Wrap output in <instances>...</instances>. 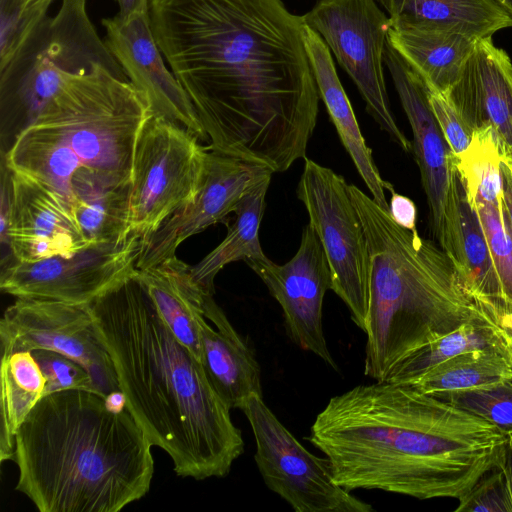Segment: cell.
<instances>
[{
	"label": "cell",
	"instance_id": "cb8c5ba5",
	"mask_svg": "<svg viewBox=\"0 0 512 512\" xmlns=\"http://www.w3.org/2000/svg\"><path fill=\"white\" fill-rule=\"evenodd\" d=\"M388 42L428 86L447 95L458 80L478 38L458 31L391 27Z\"/></svg>",
	"mask_w": 512,
	"mask_h": 512
},
{
	"label": "cell",
	"instance_id": "603a6c76",
	"mask_svg": "<svg viewBox=\"0 0 512 512\" xmlns=\"http://www.w3.org/2000/svg\"><path fill=\"white\" fill-rule=\"evenodd\" d=\"M190 267L174 255L151 268L138 270L136 275L163 321L201 362L199 321L205 316L204 300L207 293L193 280Z\"/></svg>",
	"mask_w": 512,
	"mask_h": 512
},
{
	"label": "cell",
	"instance_id": "52a82bcc",
	"mask_svg": "<svg viewBox=\"0 0 512 512\" xmlns=\"http://www.w3.org/2000/svg\"><path fill=\"white\" fill-rule=\"evenodd\" d=\"M98 64L120 79L128 80L93 26L86 0H62L57 14L46 16L10 60L0 67L1 128L2 142L7 143L5 151L56 95L66 74L85 73Z\"/></svg>",
	"mask_w": 512,
	"mask_h": 512
},
{
	"label": "cell",
	"instance_id": "7c38bea8",
	"mask_svg": "<svg viewBox=\"0 0 512 512\" xmlns=\"http://www.w3.org/2000/svg\"><path fill=\"white\" fill-rule=\"evenodd\" d=\"M252 428L254 459L266 486L296 512H371L373 507L339 486L327 457L310 453L259 395L241 409Z\"/></svg>",
	"mask_w": 512,
	"mask_h": 512
},
{
	"label": "cell",
	"instance_id": "5b68a950",
	"mask_svg": "<svg viewBox=\"0 0 512 512\" xmlns=\"http://www.w3.org/2000/svg\"><path fill=\"white\" fill-rule=\"evenodd\" d=\"M151 113L130 81L102 65L66 74L40 115L2 153V161L71 206L88 192L131 186L137 141Z\"/></svg>",
	"mask_w": 512,
	"mask_h": 512
},
{
	"label": "cell",
	"instance_id": "30bf717a",
	"mask_svg": "<svg viewBox=\"0 0 512 512\" xmlns=\"http://www.w3.org/2000/svg\"><path fill=\"white\" fill-rule=\"evenodd\" d=\"M384 64L390 71L412 129V150L420 170L433 234L458 270L462 182L456 158L431 109L428 84L388 40L384 48Z\"/></svg>",
	"mask_w": 512,
	"mask_h": 512
},
{
	"label": "cell",
	"instance_id": "83f0119b",
	"mask_svg": "<svg viewBox=\"0 0 512 512\" xmlns=\"http://www.w3.org/2000/svg\"><path fill=\"white\" fill-rule=\"evenodd\" d=\"M512 380V365L500 352L474 350L452 357L409 383L427 394L475 389Z\"/></svg>",
	"mask_w": 512,
	"mask_h": 512
},
{
	"label": "cell",
	"instance_id": "5bb4252c",
	"mask_svg": "<svg viewBox=\"0 0 512 512\" xmlns=\"http://www.w3.org/2000/svg\"><path fill=\"white\" fill-rule=\"evenodd\" d=\"M140 252L141 239L131 234L119 244L90 247L71 257L13 259L2 267L0 289L16 298L90 304L137 273Z\"/></svg>",
	"mask_w": 512,
	"mask_h": 512
},
{
	"label": "cell",
	"instance_id": "d6986e66",
	"mask_svg": "<svg viewBox=\"0 0 512 512\" xmlns=\"http://www.w3.org/2000/svg\"><path fill=\"white\" fill-rule=\"evenodd\" d=\"M473 130H491L502 157L512 158V63L492 37L480 38L445 95Z\"/></svg>",
	"mask_w": 512,
	"mask_h": 512
},
{
	"label": "cell",
	"instance_id": "4dcf8cb0",
	"mask_svg": "<svg viewBox=\"0 0 512 512\" xmlns=\"http://www.w3.org/2000/svg\"><path fill=\"white\" fill-rule=\"evenodd\" d=\"M502 155L491 130L474 132L469 148L456 160V167L470 204H499L502 196Z\"/></svg>",
	"mask_w": 512,
	"mask_h": 512
},
{
	"label": "cell",
	"instance_id": "8fae6325",
	"mask_svg": "<svg viewBox=\"0 0 512 512\" xmlns=\"http://www.w3.org/2000/svg\"><path fill=\"white\" fill-rule=\"evenodd\" d=\"M302 18L351 77L367 112L394 143L409 152L412 144L391 113L383 73L389 16L375 0H317Z\"/></svg>",
	"mask_w": 512,
	"mask_h": 512
},
{
	"label": "cell",
	"instance_id": "ee69618b",
	"mask_svg": "<svg viewBox=\"0 0 512 512\" xmlns=\"http://www.w3.org/2000/svg\"><path fill=\"white\" fill-rule=\"evenodd\" d=\"M512 15V0H494Z\"/></svg>",
	"mask_w": 512,
	"mask_h": 512
},
{
	"label": "cell",
	"instance_id": "d6a6232c",
	"mask_svg": "<svg viewBox=\"0 0 512 512\" xmlns=\"http://www.w3.org/2000/svg\"><path fill=\"white\" fill-rule=\"evenodd\" d=\"M53 0H0V67L47 16Z\"/></svg>",
	"mask_w": 512,
	"mask_h": 512
},
{
	"label": "cell",
	"instance_id": "74e56055",
	"mask_svg": "<svg viewBox=\"0 0 512 512\" xmlns=\"http://www.w3.org/2000/svg\"><path fill=\"white\" fill-rule=\"evenodd\" d=\"M480 314L494 327L512 365V304L503 298H476Z\"/></svg>",
	"mask_w": 512,
	"mask_h": 512
},
{
	"label": "cell",
	"instance_id": "6da1fadb",
	"mask_svg": "<svg viewBox=\"0 0 512 512\" xmlns=\"http://www.w3.org/2000/svg\"><path fill=\"white\" fill-rule=\"evenodd\" d=\"M149 15L211 148L273 172L306 158L320 94L302 16L282 0H150Z\"/></svg>",
	"mask_w": 512,
	"mask_h": 512
},
{
	"label": "cell",
	"instance_id": "e0dca14e",
	"mask_svg": "<svg viewBox=\"0 0 512 512\" xmlns=\"http://www.w3.org/2000/svg\"><path fill=\"white\" fill-rule=\"evenodd\" d=\"M102 25L106 29L105 44L130 82L144 95L151 112L182 125L200 140H207L189 96L165 66L149 12L125 21L106 18Z\"/></svg>",
	"mask_w": 512,
	"mask_h": 512
},
{
	"label": "cell",
	"instance_id": "f35d334b",
	"mask_svg": "<svg viewBox=\"0 0 512 512\" xmlns=\"http://www.w3.org/2000/svg\"><path fill=\"white\" fill-rule=\"evenodd\" d=\"M389 214L401 227L416 231L417 208L415 203L407 196L401 195L393 189L390 191Z\"/></svg>",
	"mask_w": 512,
	"mask_h": 512
},
{
	"label": "cell",
	"instance_id": "b9f144b4",
	"mask_svg": "<svg viewBox=\"0 0 512 512\" xmlns=\"http://www.w3.org/2000/svg\"><path fill=\"white\" fill-rule=\"evenodd\" d=\"M119 7V12L114 17L119 21H125L138 13L149 12L150 0H115Z\"/></svg>",
	"mask_w": 512,
	"mask_h": 512
},
{
	"label": "cell",
	"instance_id": "4fadbf2b",
	"mask_svg": "<svg viewBox=\"0 0 512 512\" xmlns=\"http://www.w3.org/2000/svg\"><path fill=\"white\" fill-rule=\"evenodd\" d=\"M2 355L46 349L80 363L105 397L120 393L112 357L90 304L17 298L0 320Z\"/></svg>",
	"mask_w": 512,
	"mask_h": 512
},
{
	"label": "cell",
	"instance_id": "277c9868",
	"mask_svg": "<svg viewBox=\"0 0 512 512\" xmlns=\"http://www.w3.org/2000/svg\"><path fill=\"white\" fill-rule=\"evenodd\" d=\"M152 446L125 405L91 390L51 393L15 435V489L40 512H118L148 493Z\"/></svg>",
	"mask_w": 512,
	"mask_h": 512
},
{
	"label": "cell",
	"instance_id": "7402d4cb",
	"mask_svg": "<svg viewBox=\"0 0 512 512\" xmlns=\"http://www.w3.org/2000/svg\"><path fill=\"white\" fill-rule=\"evenodd\" d=\"M395 28L458 31L480 38L512 27V15L494 0H375Z\"/></svg>",
	"mask_w": 512,
	"mask_h": 512
},
{
	"label": "cell",
	"instance_id": "7a4b0ae2",
	"mask_svg": "<svg viewBox=\"0 0 512 512\" xmlns=\"http://www.w3.org/2000/svg\"><path fill=\"white\" fill-rule=\"evenodd\" d=\"M508 435L413 385L361 384L332 397L307 439L342 488L461 499L499 466Z\"/></svg>",
	"mask_w": 512,
	"mask_h": 512
},
{
	"label": "cell",
	"instance_id": "7bdbcfd3",
	"mask_svg": "<svg viewBox=\"0 0 512 512\" xmlns=\"http://www.w3.org/2000/svg\"><path fill=\"white\" fill-rule=\"evenodd\" d=\"M503 469L512 499V435H508L502 460L499 464Z\"/></svg>",
	"mask_w": 512,
	"mask_h": 512
},
{
	"label": "cell",
	"instance_id": "ac0fdd59",
	"mask_svg": "<svg viewBox=\"0 0 512 512\" xmlns=\"http://www.w3.org/2000/svg\"><path fill=\"white\" fill-rule=\"evenodd\" d=\"M12 208L7 245L14 260L71 257L87 248L70 206L52 189L11 172Z\"/></svg>",
	"mask_w": 512,
	"mask_h": 512
},
{
	"label": "cell",
	"instance_id": "d590c367",
	"mask_svg": "<svg viewBox=\"0 0 512 512\" xmlns=\"http://www.w3.org/2000/svg\"><path fill=\"white\" fill-rule=\"evenodd\" d=\"M458 501L457 512H512V499L501 466L484 474Z\"/></svg>",
	"mask_w": 512,
	"mask_h": 512
},
{
	"label": "cell",
	"instance_id": "44dd1931",
	"mask_svg": "<svg viewBox=\"0 0 512 512\" xmlns=\"http://www.w3.org/2000/svg\"><path fill=\"white\" fill-rule=\"evenodd\" d=\"M304 44L318 86L320 98L357 172L364 180L373 200L389 212L385 189L394 187L383 180L372 157V151L359 128L356 116L338 78L331 52L320 35L306 24Z\"/></svg>",
	"mask_w": 512,
	"mask_h": 512
},
{
	"label": "cell",
	"instance_id": "ffe728a7",
	"mask_svg": "<svg viewBox=\"0 0 512 512\" xmlns=\"http://www.w3.org/2000/svg\"><path fill=\"white\" fill-rule=\"evenodd\" d=\"M213 296H205V316L199 321L201 363L225 404L241 409L251 395L262 397L260 366Z\"/></svg>",
	"mask_w": 512,
	"mask_h": 512
},
{
	"label": "cell",
	"instance_id": "836d02e7",
	"mask_svg": "<svg viewBox=\"0 0 512 512\" xmlns=\"http://www.w3.org/2000/svg\"><path fill=\"white\" fill-rule=\"evenodd\" d=\"M478 214L500 281L503 299L512 304V235L503 217L502 203L470 204Z\"/></svg>",
	"mask_w": 512,
	"mask_h": 512
},
{
	"label": "cell",
	"instance_id": "60d3db41",
	"mask_svg": "<svg viewBox=\"0 0 512 512\" xmlns=\"http://www.w3.org/2000/svg\"><path fill=\"white\" fill-rule=\"evenodd\" d=\"M500 174L502 183V212L512 235V158H501Z\"/></svg>",
	"mask_w": 512,
	"mask_h": 512
},
{
	"label": "cell",
	"instance_id": "9c48e42d",
	"mask_svg": "<svg viewBox=\"0 0 512 512\" xmlns=\"http://www.w3.org/2000/svg\"><path fill=\"white\" fill-rule=\"evenodd\" d=\"M297 196L324 248L331 271V290L364 332L369 301L368 248L349 184L332 169L306 157Z\"/></svg>",
	"mask_w": 512,
	"mask_h": 512
},
{
	"label": "cell",
	"instance_id": "e575fe53",
	"mask_svg": "<svg viewBox=\"0 0 512 512\" xmlns=\"http://www.w3.org/2000/svg\"><path fill=\"white\" fill-rule=\"evenodd\" d=\"M31 353L45 376V395L69 389L98 392L89 372L77 361L52 350L37 349Z\"/></svg>",
	"mask_w": 512,
	"mask_h": 512
},
{
	"label": "cell",
	"instance_id": "8992f818",
	"mask_svg": "<svg viewBox=\"0 0 512 512\" xmlns=\"http://www.w3.org/2000/svg\"><path fill=\"white\" fill-rule=\"evenodd\" d=\"M349 191L369 258L364 374L384 381L420 348L478 319L479 306L440 246L399 226L356 185Z\"/></svg>",
	"mask_w": 512,
	"mask_h": 512
},
{
	"label": "cell",
	"instance_id": "8d00e7d4",
	"mask_svg": "<svg viewBox=\"0 0 512 512\" xmlns=\"http://www.w3.org/2000/svg\"><path fill=\"white\" fill-rule=\"evenodd\" d=\"M429 102L441 132L457 160L469 148L474 132L445 95L430 88Z\"/></svg>",
	"mask_w": 512,
	"mask_h": 512
},
{
	"label": "cell",
	"instance_id": "484cf974",
	"mask_svg": "<svg viewBox=\"0 0 512 512\" xmlns=\"http://www.w3.org/2000/svg\"><path fill=\"white\" fill-rule=\"evenodd\" d=\"M46 379L31 351L2 355L0 461L12 460L17 430L45 396Z\"/></svg>",
	"mask_w": 512,
	"mask_h": 512
},
{
	"label": "cell",
	"instance_id": "ab89813d",
	"mask_svg": "<svg viewBox=\"0 0 512 512\" xmlns=\"http://www.w3.org/2000/svg\"><path fill=\"white\" fill-rule=\"evenodd\" d=\"M12 208L11 173L2 161L1 201H0V238L1 243H7V231L10 223Z\"/></svg>",
	"mask_w": 512,
	"mask_h": 512
},
{
	"label": "cell",
	"instance_id": "2e32d148",
	"mask_svg": "<svg viewBox=\"0 0 512 512\" xmlns=\"http://www.w3.org/2000/svg\"><path fill=\"white\" fill-rule=\"evenodd\" d=\"M272 173L261 163L208 146L205 172L195 199L141 242L137 269L151 268L176 255L182 242L222 222L254 184Z\"/></svg>",
	"mask_w": 512,
	"mask_h": 512
},
{
	"label": "cell",
	"instance_id": "1f68e13d",
	"mask_svg": "<svg viewBox=\"0 0 512 512\" xmlns=\"http://www.w3.org/2000/svg\"><path fill=\"white\" fill-rule=\"evenodd\" d=\"M435 396L465 409L512 435V380Z\"/></svg>",
	"mask_w": 512,
	"mask_h": 512
},
{
	"label": "cell",
	"instance_id": "4316f807",
	"mask_svg": "<svg viewBox=\"0 0 512 512\" xmlns=\"http://www.w3.org/2000/svg\"><path fill=\"white\" fill-rule=\"evenodd\" d=\"M474 350L498 351L508 359L500 336L481 314L402 360L384 381L409 384L438 364Z\"/></svg>",
	"mask_w": 512,
	"mask_h": 512
},
{
	"label": "cell",
	"instance_id": "f546056e",
	"mask_svg": "<svg viewBox=\"0 0 512 512\" xmlns=\"http://www.w3.org/2000/svg\"><path fill=\"white\" fill-rule=\"evenodd\" d=\"M461 253L458 271L476 298H503L500 281L475 209L462 184L460 198Z\"/></svg>",
	"mask_w": 512,
	"mask_h": 512
},
{
	"label": "cell",
	"instance_id": "3957f363",
	"mask_svg": "<svg viewBox=\"0 0 512 512\" xmlns=\"http://www.w3.org/2000/svg\"><path fill=\"white\" fill-rule=\"evenodd\" d=\"M136 274L90 303L125 406L178 476L225 477L244 452L241 430Z\"/></svg>",
	"mask_w": 512,
	"mask_h": 512
},
{
	"label": "cell",
	"instance_id": "9a60e30c",
	"mask_svg": "<svg viewBox=\"0 0 512 512\" xmlns=\"http://www.w3.org/2000/svg\"><path fill=\"white\" fill-rule=\"evenodd\" d=\"M246 263L279 303L288 337L338 371L322 325L324 297L332 286L331 271L312 225L303 228L297 252L285 264H276L267 256Z\"/></svg>",
	"mask_w": 512,
	"mask_h": 512
},
{
	"label": "cell",
	"instance_id": "ba28073f",
	"mask_svg": "<svg viewBox=\"0 0 512 512\" xmlns=\"http://www.w3.org/2000/svg\"><path fill=\"white\" fill-rule=\"evenodd\" d=\"M194 133L151 113L136 145L130 188V233L142 241L196 197L208 147Z\"/></svg>",
	"mask_w": 512,
	"mask_h": 512
},
{
	"label": "cell",
	"instance_id": "f1b7e54d",
	"mask_svg": "<svg viewBox=\"0 0 512 512\" xmlns=\"http://www.w3.org/2000/svg\"><path fill=\"white\" fill-rule=\"evenodd\" d=\"M130 188L94 190L70 208L89 247L119 244L130 235Z\"/></svg>",
	"mask_w": 512,
	"mask_h": 512
},
{
	"label": "cell",
	"instance_id": "d4e9b609",
	"mask_svg": "<svg viewBox=\"0 0 512 512\" xmlns=\"http://www.w3.org/2000/svg\"><path fill=\"white\" fill-rule=\"evenodd\" d=\"M271 176L254 184L238 202L235 220L223 241L200 262L190 267L195 283L207 294L214 295V280L228 264L266 256L259 240L261 220L266 207V194Z\"/></svg>",
	"mask_w": 512,
	"mask_h": 512
}]
</instances>
